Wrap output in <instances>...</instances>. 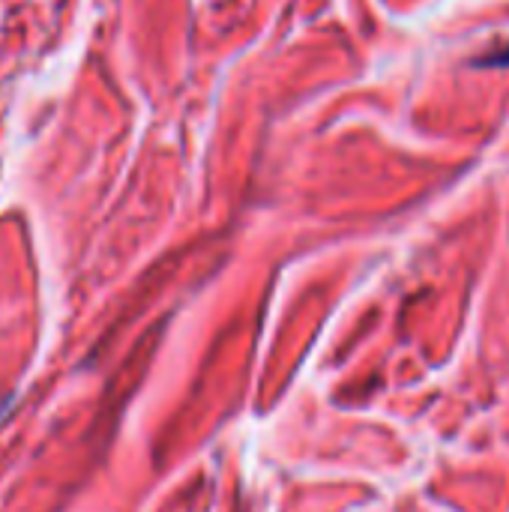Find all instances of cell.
<instances>
[{"instance_id": "1", "label": "cell", "mask_w": 509, "mask_h": 512, "mask_svg": "<svg viewBox=\"0 0 509 512\" xmlns=\"http://www.w3.org/2000/svg\"><path fill=\"white\" fill-rule=\"evenodd\" d=\"M480 63H483V66H509V45L498 48V51H492V54H486Z\"/></svg>"}]
</instances>
